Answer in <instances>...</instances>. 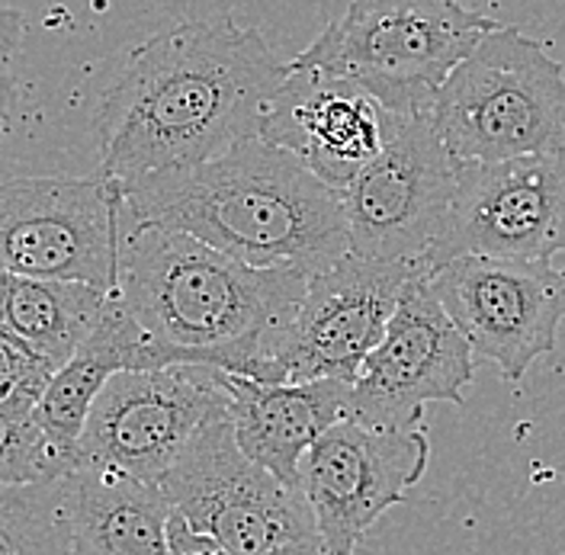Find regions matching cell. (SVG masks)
Returning <instances> with one entry per match:
<instances>
[{"instance_id":"cell-1","label":"cell","mask_w":565,"mask_h":555,"mask_svg":"<svg viewBox=\"0 0 565 555\" xmlns=\"http://www.w3.org/2000/svg\"><path fill=\"white\" fill-rule=\"evenodd\" d=\"M282 77L286 62L264 33L235 20H196L151 35L94 113L97 174L129 190L260 136Z\"/></svg>"},{"instance_id":"cell-2","label":"cell","mask_w":565,"mask_h":555,"mask_svg":"<svg viewBox=\"0 0 565 555\" xmlns=\"http://www.w3.org/2000/svg\"><path fill=\"white\" fill-rule=\"evenodd\" d=\"M312 270L250 267L161 225H119L113 292L148 338L154 366L200 363L286 382L280 353Z\"/></svg>"},{"instance_id":"cell-3","label":"cell","mask_w":565,"mask_h":555,"mask_svg":"<svg viewBox=\"0 0 565 555\" xmlns=\"http://www.w3.org/2000/svg\"><path fill=\"white\" fill-rule=\"evenodd\" d=\"M119 225L186 232L250 267L318 274L351 254L341 193L264 136L122 190Z\"/></svg>"},{"instance_id":"cell-4","label":"cell","mask_w":565,"mask_h":555,"mask_svg":"<svg viewBox=\"0 0 565 555\" xmlns=\"http://www.w3.org/2000/svg\"><path fill=\"white\" fill-rule=\"evenodd\" d=\"M430 116L457 161L565 154V71L521 30L498 26L437 87Z\"/></svg>"},{"instance_id":"cell-5","label":"cell","mask_w":565,"mask_h":555,"mask_svg":"<svg viewBox=\"0 0 565 555\" xmlns=\"http://www.w3.org/2000/svg\"><path fill=\"white\" fill-rule=\"evenodd\" d=\"M498 26L457 0H351L296 62L360 81L388 113H422Z\"/></svg>"},{"instance_id":"cell-6","label":"cell","mask_w":565,"mask_h":555,"mask_svg":"<svg viewBox=\"0 0 565 555\" xmlns=\"http://www.w3.org/2000/svg\"><path fill=\"white\" fill-rule=\"evenodd\" d=\"M158 488L183 521L232 555L321 546L306 494L247 459L228 408L196 430Z\"/></svg>"},{"instance_id":"cell-7","label":"cell","mask_w":565,"mask_h":555,"mask_svg":"<svg viewBox=\"0 0 565 555\" xmlns=\"http://www.w3.org/2000/svg\"><path fill=\"white\" fill-rule=\"evenodd\" d=\"M457 168L430 109L398 113L383 151L341 190L353 254L415 264L430 277V257L457 193Z\"/></svg>"},{"instance_id":"cell-8","label":"cell","mask_w":565,"mask_h":555,"mask_svg":"<svg viewBox=\"0 0 565 555\" xmlns=\"http://www.w3.org/2000/svg\"><path fill=\"white\" fill-rule=\"evenodd\" d=\"M122 186L109 177L0 180V267L109 292L119 277Z\"/></svg>"},{"instance_id":"cell-9","label":"cell","mask_w":565,"mask_h":555,"mask_svg":"<svg viewBox=\"0 0 565 555\" xmlns=\"http://www.w3.org/2000/svg\"><path fill=\"white\" fill-rule=\"evenodd\" d=\"M232 405L225 373L200 363L109 376L81 434L77 466L161 485L183 447Z\"/></svg>"},{"instance_id":"cell-10","label":"cell","mask_w":565,"mask_h":555,"mask_svg":"<svg viewBox=\"0 0 565 555\" xmlns=\"http://www.w3.org/2000/svg\"><path fill=\"white\" fill-rule=\"evenodd\" d=\"M430 289L479 360L508 382L553 353L565 321V267L466 254L430 270Z\"/></svg>"},{"instance_id":"cell-11","label":"cell","mask_w":565,"mask_h":555,"mask_svg":"<svg viewBox=\"0 0 565 555\" xmlns=\"http://www.w3.org/2000/svg\"><path fill=\"white\" fill-rule=\"evenodd\" d=\"M430 440L422 427H373L344 417L299 462L296 488L316 514L328 555H353L370 526L422 482Z\"/></svg>"},{"instance_id":"cell-12","label":"cell","mask_w":565,"mask_h":555,"mask_svg":"<svg viewBox=\"0 0 565 555\" xmlns=\"http://www.w3.org/2000/svg\"><path fill=\"white\" fill-rule=\"evenodd\" d=\"M466 254L508 260L565 254V154L459 161L454 206L430 270Z\"/></svg>"},{"instance_id":"cell-13","label":"cell","mask_w":565,"mask_h":555,"mask_svg":"<svg viewBox=\"0 0 565 555\" xmlns=\"http://www.w3.org/2000/svg\"><path fill=\"white\" fill-rule=\"evenodd\" d=\"M476 373V353L466 334L444 312L430 279L415 277L386 334L351 382V417L373 427H415L430 402H466Z\"/></svg>"},{"instance_id":"cell-14","label":"cell","mask_w":565,"mask_h":555,"mask_svg":"<svg viewBox=\"0 0 565 555\" xmlns=\"http://www.w3.org/2000/svg\"><path fill=\"white\" fill-rule=\"evenodd\" d=\"M415 277L427 274L415 264L370 260L353 250L312 274L282 344V380L353 382Z\"/></svg>"},{"instance_id":"cell-15","label":"cell","mask_w":565,"mask_h":555,"mask_svg":"<svg viewBox=\"0 0 565 555\" xmlns=\"http://www.w3.org/2000/svg\"><path fill=\"white\" fill-rule=\"evenodd\" d=\"M395 116L360 81L292 58L260 136L341 193L383 151Z\"/></svg>"},{"instance_id":"cell-16","label":"cell","mask_w":565,"mask_h":555,"mask_svg":"<svg viewBox=\"0 0 565 555\" xmlns=\"http://www.w3.org/2000/svg\"><path fill=\"white\" fill-rule=\"evenodd\" d=\"M225 382L238 447L286 485H296L299 462L318 437L351 417V382L344 380L257 382L225 373Z\"/></svg>"},{"instance_id":"cell-17","label":"cell","mask_w":565,"mask_h":555,"mask_svg":"<svg viewBox=\"0 0 565 555\" xmlns=\"http://www.w3.org/2000/svg\"><path fill=\"white\" fill-rule=\"evenodd\" d=\"M65 482L74 540L84 555H171V501L158 485L90 466H74Z\"/></svg>"},{"instance_id":"cell-18","label":"cell","mask_w":565,"mask_h":555,"mask_svg":"<svg viewBox=\"0 0 565 555\" xmlns=\"http://www.w3.org/2000/svg\"><path fill=\"white\" fill-rule=\"evenodd\" d=\"M109 292L71 279L7 277L3 321L10 334L52 370H62L90 338Z\"/></svg>"},{"instance_id":"cell-19","label":"cell","mask_w":565,"mask_h":555,"mask_svg":"<svg viewBox=\"0 0 565 555\" xmlns=\"http://www.w3.org/2000/svg\"><path fill=\"white\" fill-rule=\"evenodd\" d=\"M122 373L119 363L94 344H81V350L71 356L62 370L42 388L35 402V415L42 430L49 434L52 447L68 462L71 469L77 466V447L81 434L87 427V417L94 412L97 395L104 392L109 376Z\"/></svg>"},{"instance_id":"cell-20","label":"cell","mask_w":565,"mask_h":555,"mask_svg":"<svg viewBox=\"0 0 565 555\" xmlns=\"http://www.w3.org/2000/svg\"><path fill=\"white\" fill-rule=\"evenodd\" d=\"M0 555H84L71 530L65 482H0Z\"/></svg>"},{"instance_id":"cell-21","label":"cell","mask_w":565,"mask_h":555,"mask_svg":"<svg viewBox=\"0 0 565 555\" xmlns=\"http://www.w3.org/2000/svg\"><path fill=\"white\" fill-rule=\"evenodd\" d=\"M39 395L13 392L0 398V482L30 485L68 476L71 466L52 447L35 415Z\"/></svg>"},{"instance_id":"cell-22","label":"cell","mask_w":565,"mask_h":555,"mask_svg":"<svg viewBox=\"0 0 565 555\" xmlns=\"http://www.w3.org/2000/svg\"><path fill=\"white\" fill-rule=\"evenodd\" d=\"M55 376L52 366H45L42 360H35L30 350L23 348L10 328L0 334V398L13 395V392H30L42 395V388Z\"/></svg>"},{"instance_id":"cell-23","label":"cell","mask_w":565,"mask_h":555,"mask_svg":"<svg viewBox=\"0 0 565 555\" xmlns=\"http://www.w3.org/2000/svg\"><path fill=\"white\" fill-rule=\"evenodd\" d=\"M168 543H171V555H232L212 536L193 530L177 511L171 514V523H168Z\"/></svg>"},{"instance_id":"cell-24","label":"cell","mask_w":565,"mask_h":555,"mask_svg":"<svg viewBox=\"0 0 565 555\" xmlns=\"http://www.w3.org/2000/svg\"><path fill=\"white\" fill-rule=\"evenodd\" d=\"M20 33H23V13L0 3V58L3 62H10V55L20 42Z\"/></svg>"},{"instance_id":"cell-25","label":"cell","mask_w":565,"mask_h":555,"mask_svg":"<svg viewBox=\"0 0 565 555\" xmlns=\"http://www.w3.org/2000/svg\"><path fill=\"white\" fill-rule=\"evenodd\" d=\"M13 100H17V87H13V74H10V62L0 58V141L10 132V113H13Z\"/></svg>"},{"instance_id":"cell-26","label":"cell","mask_w":565,"mask_h":555,"mask_svg":"<svg viewBox=\"0 0 565 555\" xmlns=\"http://www.w3.org/2000/svg\"><path fill=\"white\" fill-rule=\"evenodd\" d=\"M274 555H328L321 546H296V549H282V553Z\"/></svg>"}]
</instances>
